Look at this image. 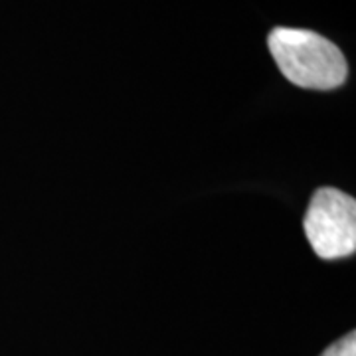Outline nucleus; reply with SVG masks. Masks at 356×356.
Masks as SVG:
<instances>
[{
	"label": "nucleus",
	"instance_id": "f257e3e1",
	"mask_svg": "<svg viewBox=\"0 0 356 356\" xmlns=\"http://www.w3.org/2000/svg\"><path fill=\"white\" fill-rule=\"evenodd\" d=\"M267 46L280 72L293 86L329 91L341 88L348 76L343 51L317 32L273 28Z\"/></svg>",
	"mask_w": 356,
	"mask_h": 356
},
{
	"label": "nucleus",
	"instance_id": "f03ea898",
	"mask_svg": "<svg viewBox=\"0 0 356 356\" xmlns=\"http://www.w3.org/2000/svg\"><path fill=\"white\" fill-rule=\"evenodd\" d=\"M305 236L323 259H339L356 250V202L337 188H321L307 208Z\"/></svg>",
	"mask_w": 356,
	"mask_h": 356
},
{
	"label": "nucleus",
	"instance_id": "7ed1b4c3",
	"mask_svg": "<svg viewBox=\"0 0 356 356\" xmlns=\"http://www.w3.org/2000/svg\"><path fill=\"white\" fill-rule=\"evenodd\" d=\"M321 356H356V337L355 332H348L339 343L329 346Z\"/></svg>",
	"mask_w": 356,
	"mask_h": 356
}]
</instances>
